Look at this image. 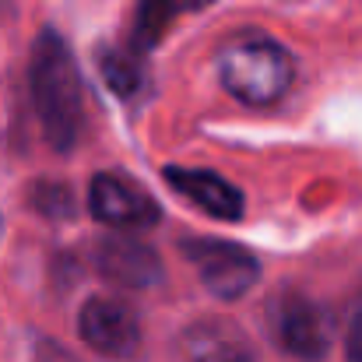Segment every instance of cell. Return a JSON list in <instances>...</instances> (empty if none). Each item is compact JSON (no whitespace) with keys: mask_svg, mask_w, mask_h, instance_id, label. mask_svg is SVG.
I'll use <instances>...</instances> for the list:
<instances>
[{"mask_svg":"<svg viewBox=\"0 0 362 362\" xmlns=\"http://www.w3.org/2000/svg\"><path fill=\"white\" fill-rule=\"evenodd\" d=\"M28 92L46 141L57 151H71L85 130V88L71 46L49 28L32 46Z\"/></svg>","mask_w":362,"mask_h":362,"instance_id":"obj_1","label":"cell"},{"mask_svg":"<svg viewBox=\"0 0 362 362\" xmlns=\"http://www.w3.org/2000/svg\"><path fill=\"white\" fill-rule=\"evenodd\" d=\"M218 71H222V85L229 88V95H236L246 106H271L288 92L296 64L281 42L253 35V39L226 46Z\"/></svg>","mask_w":362,"mask_h":362,"instance_id":"obj_2","label":"cell"},{"mask_svg":"<svg viewBox=\"0 0 362 362\" xmlns=\"http://www.w3.org/2000/svg\"><path fill=\"white\" fill-rule=\"evenodd\" d=\"M267 320L274 331V341L303 362H317L327 356L334 341V324L331 313L313 303L310 296L299 292H278L267 306Z\"/></svg>","mask_w":362,"mask_h":362,"instance_id":"obj_3","label":"cell"},{"mask_svg":"<svg viewBox=\"0 0 362 362\" xmlns=\"http://www.w3.org/2000/svg\"><path fill=\"white\" fill-rule=\"evenodd\" d=\"M183 257L197 267L201 281L218 299L243 296L260 274V264L246 246L229 240H215V236H187L183 240Z\"/></svg>","mask_w":362,"mask_h":362,"instance_id":"obj_4","label":"cell"},{"mask_svg":"<svg viewBox=\"0 0 362 362\" xmlns=\"http://www.w3.org/2000/svg\"><path fill=\"white\" fill-rule=\"evenodd\" d=\"M78 327L85 345L106 359H134L141 349V320L120 299H106V296L88 299Z\"/></svg>","mask_w":362,"mask_h":362,"instance_id":"obj_5","label":"cell"},{"mask_svg":"<svg viewBox=\"0 0 362 362\" xmlns=\"http://www.w3.org/2000/svg\"><path fill=\"white\" fill-rule=\"evenodd\" d=\"M88 208L99 222L113 229H148L158 222V204L127 176L99 173L88 187Z\"/></svg>","mask_w":362,"mask_h":362,"instance_id":"obj_6","label":"cell"},{"mask_svg":"<svg viewBox=\"0 0 362 362\" xmlns=\"http://www.w3.org/2000/svg\"><path fill=\"white\" fill-rule=\"evenodd\" d=\"M95 267L103 271V278L127 288H148L162 278L158 253L130 236H103L95 243Z\"/></svg>","mask_w":362,"mask_h":362,"instance_id":"obj_7","label":"cell"},{"mask_svg":"<svg viewBox=\"0 0 362 362\" xmlns=\"http://www.w3.org/2000/svg\"><path fill=\"white\" fill-rule=\"evenodd\" d=\"M165 180L169 187L187 197L190 204H197L201 211L222 218V222H236L243 215V194L222 180L218 173H208V169H183V165H169L165 169Z\"/></svg>","mask_w":362,"mask_h":362,"instance_id":"obj_8","label":"cell"},{"mask_svg":"<svg viewBox=\"0 0 362 362\" xmlns=\"http://www.w3.org/2000/svg\"><path fill=\"white\" fill-rule=\"evenodd\" d=\"M183 349L190 362H253L246 334L229 320H201L187 327Z\"/></svg>","mask_w":362,"mask_h":362,"instance_id":"obj_9","label":"cell"},{"mask_svg":"<svg viewBox=\"0 0 362 362\" xmlns=\"http://www.w3.org/2000/svg\"><path fill=\"white\" fill-rule=\"evenodd\" d=\"M215 0H141L134 11V28H130V49H137L141 57L151 53L162 35L190 11H201Z\"/></svg>","mask_w":362,"mask_h":362,"instance_id":"obj_10","label":"cell"},{"mask_svg":"<svg viewBox=\"0 0 362 362\" xmlns=\"http://www.w3.org/2000/svg\"><path fill=\"white\" fill-rule=\"evenodd\" d=\"M103 78L117 95H134L144 85V67H141V53L137 49H103L99 57Z\"/></svg>","mask_w":362,"mask_h":362,"instance_id":"obj_11","label":"cell"},{"mask_svg":"<svg viewBox=\"0 0 362 362\" xmlns=\"http://www.w3.org/2000/svg\"><path fill=\"white\" fill-rule=\"evenodd\" d=\"M345 356H349V362H362V296H359V303H356L352 324H349V338H345Z\"/></svg>","mask_w":362,"mask_h":362,"instance_id":"obj_12","label":"cell"}]
</instances>
